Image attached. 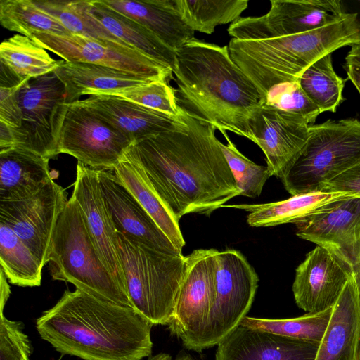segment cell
<instances>
[{
  "label": "cell",
  "mask_w": 360,
  "mask_h": 360,
  "mask_svg": "<svg viewBox=\"0 0 360 360\" xmlns=\"http://www.w3.org/2000/svg\"><path fill=\"white\" fill-rule=\"evenodd\" d=\"M354 197L345 192L316 191L292 195L273 202L224 205L223 207L249 212L247 223L251 227H271L288 223L295 224L328 208L335 202Z\"/></svg>",
  "instance_id": "obj_24"
},
{
  "label": "cell",
  "mask_w": 360,
  "mask_h": 360,
  "mask_svg": "<svg viewBox=\"0 0 360 360\" xmlns=\"http://www.w3.org/2000/svg\"><path fill=\"white\" fill-rule=\"evenodd\" d=\"M1 271V302H0V309L1 312H3L4 306L6 305V301L10 296L11 290L9 285L7 283V278L6 277L2 269Z\"/></svg>",
  "instance_id": "obj_45"
},
{
  "label": "cell",
  "mask_w": 360,
  "mask_h": 360,
  "mask_svg": "<svg viewBox=\"0 0 360 360\" xmlns=\"http://www.w3.org/2000/svg\"><path fill=\"white\" fill-rule=\"evenodd\" d=\"M321 191L345 192L360 198V163L329 181Z\"/></svg>",
  "instance_id": "obj_42"
},
{
  "label": "cell",
  "mask_w": 360,
  "mask_h": 360,
  "mask_svg": "<svg viewBox=\"0 0 360 360\" xmlns=\"http://www.w3.org/2000/svg\"><path fill=\"white\" fill-rule=\"evenodd\" d=\"M360 163V121L328 120L309 126L308 140L281 179L292 195L321 191L329 181Z\"/></svg>",
  "instance_id": "obj_7"
},
{
  "label": "cell",
  "mask_w": 360,
  "mask_h": 360,
  "mask_svg": "<svg viewBox=\"0 0 360 360\" xmlns=\"http://www.w3.org/2000/svg\"><path fill=\"white\" fill-rule=\"evenodd\" d=\"M59 130L58 153L95 169L113 170L132 143L117 129L77 101L65 103Z\"/></svg>",
  "instance_id": "obj_11"
},
{
  "label": "cell",
  "mask_w": 360,
  "mask_h": 360,
  "mask_svg": "<svg viewBox=\"0 0 360 360\" xmlns=\"http://www.w3.org/2000/svg\"><path fill=\"white\" fill-rule=\"evenodd\" d=\"M173 74L177 104L182 110L219 131L251 140L250 119L261 96L232 60L228 46L190 41L176 51Z\"/></svg>",
  "instance_id": "obj_3"
},
{
  "label": "cell",
  "mask_w": 360,
  "mask_h": 360,
  "mask_svg": "<svg viewBox=\"0 0 360 360\" xmlns=\"http://www.w3.org/2000/svg\"><path fill=\"white\" fill-rule=\"evenodd\" d=\"M33 1L39 8L55 17L70 34L131 47L112 34L92 15L90 12V0Z\"/></svg>",
  "instance_id": "obj_31"
},
{
  "label": "cell",
  "mask_w": 360,
  "mask_h": 360,
  "mask_svg": "<svg viewBox=\"0 0 360 360\" xmlns=\"http://www.w3.org/2000/svg\"><path fill=\"white\" fill-rule=\"evenodd\" d=\"M117 179L134 195L175 248L182 253L186 243L179 221L171 214L154 189L141 166L126 152L112 170Z\"/></svg>",
  "instance_id": "obj_28"
},
{
  "label": "cell",
  "mask_w": 360,
  "mask_h": 360,
  "mask_svg": "<svg viewBox=\"0 0 360 360\" xmlns=\"http://www.w3.org/2000/svg\"><path fill=\"white\" fill-rule=\"evenodd\" d=\"M355 360H360V339L358 343V346L356 348V358Z\"/></svg>",
  "instance_id": "obj_49"
},
{
  "label": "cell",
  "mask_w": 360,
  "mask_h": 360,
  "mask_svg": "<svg viewBox=\"0 0 360 360\" xmlns=\"http://www.w3.org/2000/svg\"><path fill=\"white\" fill-rule=\"evenodd\" d=\"M326 248L347 265L355 282L360 303V223L336 243Z\"/></svg>",
  "instance_id": "obj_40"
},
{
  "label": "cell",
  "mask_w": 360,
  "mask_h": 360,
  "mask_svg": "<svg viewBox=\"0 0 360 360\" xmlns=\"http://www.w3.org/2000/svg\"><path fill=\"white\" fill-rule=\"evenodd\" d=\"M15 148L12 130L6 124L0 121V151Z\"/></svg>",
  "instance_id": "obj_43"
},
{
  "label": "cell",
  "mask_w": 360,
  "mask_h": 360,
  "mask_svg": "<svg viewBox=\"0 0 360 360\" xmlns=\"http://www.w3.org/2000/svg\"><path fill=\"white\" fill-rule=\"evenodd\" d=\"M147 360H195L190 354L186 352H181L178 356L173 359L172 356L167 353H159L154 356H150Z\"/></svg>",
  "instance_id": "obj_47"
},
{
  "label": "cell",
  "mask_w": 360,
  "mask_h": 360,
  "mask_svg": "<svg viewBox=\"0 0 360 360\" xmlns=\"http://www.w3.org/2000/svg\"><path fill=\"white\" fill-rule=\"evenodd\" d=\"M101 1L151 31L174 51L195 39V31L179 14L174 0Z\"/></svg>",
  "instance_id": "obj_22"
},
{
  "label": "cell",
  "mask_w": 360,
  "mask_h": 360,
  "mask_svg": "<svg viewBox=\"0 0 360 360\" xmlns=\"http://www.w3.org/2000/svg\"><path fill=\"white\" fill-rule=\"evenodd\" d=\"M215 294L205 330L203 350L217 345L237 328L250 311L258 276L238 250L218 251Z\"/></svg>",
  "instance_id": "obj_10"
},
{
  "label": "cell",
  "mask_w": 360,
  "mask_h": 360,
  "mask_svg": "<svg viewBox=\"0 0 360 360\" xmlns=\"http://www.w3.org/2000/svg\"><path fill=\"white\" fill-rule=\"evenodd\" d=\"M269 11L258 17H240L227 32L236 39H264L314 30L342 18L340 0H271Z\"/></svg>",
  "instance_id": "obj_12"
},
{
  "label": "cell",
  "mask_w": 360,
  "mask_h": 360,
  "mask_svg": "<svg viewBox=\"0 0 360 360\" xmlns=\"http://www.w3.org/2000/svg\"><path fill=\"white\" fill-rule=\"evenodd\" d=\"M0 22L6 30L30 37L34 32L71 34L53 15L33 0H1Z\"/></svg>",
  "instance_id": "obj_34"
},
{
  "label": "cell",
  "mask_w": 360,
  "mask_h": 360,
  "mask_svg": "<svg viewBox=\"0 0 360 360\" xmlns=\"http://www.w3.org/2000/svg\"><path fill=\"white\" fill-rule=\"evenodd\" d=\"M59 60L32 39L17 34L0 45V86L22 85L25 82L53 72Z\"/></svg>",
  "instance_id": "obj_26"
},
{
  "label": "cell",
  "mask_w": 360,
  "mask_h": 360,
  "mask_svg": "<svg viewBox=\"0 0 360 360\" xmlns=\"http://www.w3.org/2000/svg\"><path fill=\"white\" fill-rule=\"evenodd\" d=\"M111 94L169 115L179 117L181 113L177 104L175 89L169 84L168 81H153Z\"/></svg>",
  "instance_id": "obj_38"
},
{
  "label": "cell",
  "mask_w": 360,
  "mask_h": 360,
  "mask_svg": "<svg viewBox=\"0 0 360 360\" xmlns=\"http://www.w3.org/2000/svg\"><path fill=\"white\" fill-rule=\"evenodd\" d=\"M260 105L300 117L309 126L314 124L319 115L321 113L319 108L302 89L299 79L273 86L261 101Z\"/></svg>",
  "instance_id": "obj_37"
},
{
  "label": "cell",
  "mask_w": 360,
  "mask_h": 360,
  "mask_svg": "<svg viewBox=\"0 0 360 360\" xmlns=\"http://www.w3.org/2000/svg\"><path fill=\"white\" fill-rule=\"evenodd\" d=\"M49 158L15 147L0 151V201L31 197L53 179Z\"/></svg>",
  "instance_id": "obj_25"
},
{
  "label": "cell",
  "mask_w": 360,
  "mask_h": 360,
  "mask_svg": "<svg viewBox=\"0 0 360 360\" xmlns=\"http://www.w3.org/2000/svg\"><path fill=\"white\" fill-rule=\"evenodd\" d=\"M226 140V144L219 142L240 195L257 198L260 195L264 185L271 176L267 166L257 165L243 155L231 141L226 131H219Z\"/></svg>",
  "instance_id": "obj_36"
},
{
  "label": "cell",
  "mask_w": 360,
  "mask_h": 360,
  "mask_svg": "<svg viewBox=\"0 0 360 360\" xmlns=\"http://www.w3.org/2000/svg\"><path fill=\"white\" fill-rule=\"evenodd\" d=\"M249 124L250 141L264 153L271 176L281 179L306 144L309 125L300 117L261 105Z\"/></svg>",
  "instance_id": "obj_16"
},
{
  "label": "cell",
  "mask_w": 360,
  "mask_h": 360,
  "mask_svg": "<svg viewBox=\"0 0 360 360\" xmlns=\"http://www.w3.org/2000/svg\"><path fill=\"white\" fill-rule=\"evenodd\" d=\"M0 360H30L33 348L21 321L8 319L0 312Z\"/></svg>",
  "instance_id": "obj_39"
},
{
  "label": "cell",
  "mask_w": 360,
  "mask_h": 360,
  "mask_svg": "<svg viewBox=\"0 0 360 360\" xmlns=\"http://www.w3.org/2000/svg\"><path fill=\"white\" fill-rule=\"evenodd\" d=\"M48 262L53 280L70 283L100 300L134 309L128 294L103 263L72 195L55 228Z\"/></svg>",
  "instance_id": "obj_5"
},
{
  "label": "cell",
  "mask_w": 360,
  "mask_h": 360,
  "mask_svg": "<svg viewBox=\"0 0 360 360\" xmlns=\"http://www.w3.org/2000/svg\"><path fill=\"white\" fill-rule=\"evenodd\" d=\"M181 116L186 127L142 139L127 151L177 221L191 213L209 217L240 195L216 127L182 110Z\"/></svg>",
  "instance_id": "obj_1"
},
{
  "label": "cell",
  "mask_w": 360,
  "mask_h": 360,
  "mask_svg": "<svg viewBox=\"0 0 360 360\" xmlns=\"http://www.w3.org/2000/svg\"><path fill=\"white\" fill-rule=\"evenodd\" d=\"M117 248L134 309L153 325H168L186 256L158 251L117 232Z\"/></svg>",
  "instance_id": "obj_6"
},
{
  "label": "cell",
  "mask_w": 360,
  "mask_h": 360,
  "mask_svg": "<svg viewBox=\"0 0 360 360\" xmlns=\"http://www.w3.org/2000/svg\"><path fill=\"white\" fill-rule=\"evenodd\" d=\"M68 201L64 188L53 179L31 197L0 201V221L13 229L43 267L49 262L52 236Z\"/></svg>",
  "instance_id": "obj_14"
},
{
  "label": "cell",
  "mask_w": 360,
  "mask_h": 360,
  "mask_svg": "<svg viewBox=\"0 0 360 360\" xmlns=\"http://www.w3.org/2000/svg\"><path fill=\"white\" fill-rule=\"evenodd\" d=\"M0 264L8 281L20 287L39 286L43 266L20 238L0 221Z\"/></svg>",
  "instance_id": "obj_30"
},
{
  "label": "cell",
  "mask_w": 360,
  "mask_h": 360,
  "mask_svg": "<svg viewBox=\"0 0 360 360\" xmlns=\"http://www.w3.org/2000/svg\"><path fill=\"white\" fill-rule=\"evenodd\" d=\"M72 195L82 210L91 240L103 263L128 294L117 248V231L99 183L98 169L77 162Z\"/></svg>",
  "instance_id": "obj_15"
},
{
  "label": "cell",
  "mask_w": 360,
  "mask_h": 360,
  "mask_svg": "<svg viewBox=\"0 0 360 360\" xmlns=\"http://www.w3.org/2000/svg\"><path fill=\"white\" fill-rule=\"evenodd\" d=\"M351 276L347 265L328 248L316 245L297 266L292 292L307 313L333 307Z\"/></svg>",
  "instance_id": "obj_17"
},
{
  "label": "cell",
  "mask_w": 360,
  "mask_h": 360,
  "mask_svg": "<svg viewBox=\"0 0 360 360\" xmlns=\"http://www.w3.org/2000/svg\"><path fill=\"white\" fill-rule=\"evenodd\" d=\"M217 250L198 249L186 256L184 272L171 320L170 333L192 351L202 343L215 294Z\"/></svg>",
  "instance_id": "obj_8"
},
{
  "label": "cell",
  "mask_w": 360,
  "mask_h": 360,
  "mask_svg": "<svg viewBox=\"0 0 360 360\" xmlns=\"http://www.w3.org/2000/svg\"><path fill=\"white\" fill-rule=\"evenodd\" d=\"M351 49L347 53L345 65L360 68V41L350 45Z\"/></svg>",
  "instance_id": "obj_44"
},
{
  "label": "cell",
  "mask_w": 360,
  "mask_h": 360,
  "mask_svg": "<svg viewBox=\"0 0 360 360\" xmlns=\"http://www.w3.org/2000/svg\"><path fill=\"white\" fill-rule=\"evenodd\" d=\"M53 72L65 86L66 103L83 95L111 94L152 82L107 66L64 60H59Z\"/></svg>",
  "instance_id": "obj_23"
},
{
  "label": "cell",
  "mask_w": 360,
  "mask_h": 360,
  "mask_svg": "<svg viewBox=\"0 0 360 360\" xmlns=\"http://www.w3.org/2000/svg\"><path fill=\"white\" fill-rule=\"evenodd\" d=\"M360 339V303L351 276L333 307L315 360H355Z\"/></svg>",
  "instance_id": "obj_21"
},
{
  "label": "cell",
  "mask_w": 360,
  "mask_h": 360,
  "mask_svg": "<svg viewBox=\"0 0 360 360\" xmlns=\"http://www.w3.org/2000/svg\"><path fill=\"white\" fill-rule=\"evenodd\" d=\"M77 101L117 129L132 144L186 126L181 115L179 117L169 115L116 95L94 94Z\"/></svg>",
  "instance_id": "obj_20"
},
{
  "label": "cell",
  "mask_w": 360,
  "mask_h": 360,
  "mask_svg": "<svg viewBox=\"0 0 360 360\" xmlns=\"http://www.w3.org/2000/svg\"><path fill=\"white\" fill-rule=\"evenodd\" d=\"M153 324L135 309L66 290L36 321L40 337L83 360H142L153 352Z\"/></svg>",
  "instance_id": "obj_2"
},
{
  "label": "cell",
  "mask_w": 360,
  "mask_h": 360,
  "mask_svg": "<svg viewBox=\"0 0 360 360\" xmlns=\"http://www.w3.org/2000/svg\"><path fill=\"white\" fill-rule=\"evenodd\" d=\"M44 49L68 62H81L112 68L149 81H168L172 70L137 50L114 42L81 35L34 32L30 37Z\"/></svg>",
  "instance_id": "obj_13"
},
{
  "label": "cell",
  "mask_w": 360,
  "mask_h": 360,
  "mask_svg": "<svg viewBox=\"0 0 360 360\" xmlns=\"http://www.w3.org/2000/svg\"><path fill=\"white\" fill-rule=\"evenodd\" d=\"M18 97L22 117L19 128H11L15 147L54 158L66 108L64 84L51 72L25 82Z\"/></svg>",
  "instance_id": "obj_9"
},
{
  "label": "cell",
  "mask_w": 360,
  "mask_h": 360,
  "mask_svg": "<svg viewBox=\"0 0 360 360\" xmlns=\"http://www.w3.org/2000/svg\"><path fill=\"white\" fill-rule=\"evenodd\" d=\"M60 360V359H59Z\"/></svg>",
  "instance_id": "obj_50"
},
{
  "label": "cell",
  "mask_w": 360,
  "mask_h": 360,
  "mask_svg": "<svg viewBox=\"0 0 360 360\" xmlns=\"http://www.w3.org/2000/svg\"><path fill=\"white\" fill-rule=\"evenodd\" d=\"M360 41L356 12H347L324 27L284 37L240 40L231 38L228 48L233 62L257 88L261 101L273 86L299 79L324 56Z\"/></svg>",
  "instance_id": "obj_4"
},
{
  "label": "cell",
  "mask_w": 360,
  "mask_h": 360,
  "mask_svg": "<svg viewBox=\"0 0 360 360\" xmlns=\"http://www.w3.org/2000/svg\"><path fill=\"white\" fill-rule=\"evenodd\" d=\"M343 68L346 71L347 79L352 82L360 94V68L345 65Z\"/></svg>",
  "instance_id": "obj_46"
},
{
  "label": "cell",
  "mask_w": 360,
  "mask_h": 360,
  "mask_svg": "<svg viewBox=\"0 0 360 360\" xmlns=\"http://www.w3.org/2000/svg\"><path fill=\"white\" fill-rule=\"evenodd\" d=\"M354 3L358 8L359 11H356V13H357L358 18L360 22V0L355 1Z\"/></svg>",
  "instance_id": "obj_48"
},
{
  "label": "cell",
  "mask_w": 360,
  "mask_h": 360,
  "mask_svg": "<svg viewBox=\"0 0 360 360\" xmlns=\"http://www.w3.org/2000/svg\"><path fill=\"white\" fill-rule=\"evenodd\" d=\"M360 223V198L333 203L328 208L295 224L297 236L317 245L336 243Z\"/></svg>",
  "instance_id": "obj_29"
},
{
  "label": "cell",
  "mask_w": 360,
  "mask_h": 360,
  "mask_svg": "<svg viewBox=\"0 0 360 360\" xmlns=\"http://www.w3.org/2000/svg\"><path fill=\"white\" fill-rule=\"evenodd\" d=\"M98 176L118 233L158 251L182 255L112 170L98 169Z\"/></svg>",
  "instance_id": "obj_18"
},
{
  "label": "cell",
  "mask_w": 360,
  "mask_h": 360,
  "mask_svg": "<svg viewBox=\"0 0 360 360\" xmlns=\"http://www.w3.org/2000/svg\"><path fill=\"white\" fill-rule=\"evenodd\" d=\"M90 12L112 34L173 72L176 51L151 31L109 8L101 0H90Z\"/></svg>",
  "instance_id": "obj_27"
},
{
  "label": "cell",
  "mask_w": 360,
  "mask_h": 360,
  "mask_svg": "<svg viewBox=\"0 0 360 360\" xmlns=\"http://www.w3.org/2000/svg\"><path fill=\"white\" fill-rule=\"evenodd\" d=\"M333 307L318 313H307L291 319H261L245 316L240 325L292 338L320 343Z\"/></svg>",
  "instance_id": "obj_35"
},
{
  "label": "cell",
  "mask_w": 360,
  "mask_h": 360,
  "mask_svg": "<svg viewBox=\"0 0 360 360\" xmlns=\"http://www.w3.org/2000/svg\"><path fill=\"white\" fill-rule=\"evenodd\" d=\"M248 0H174L175 8L193 30L207 34L220 25L233 23L248 6Z\"/></svg>",
  "instance_id": "obj_32"
},
{
  "label": "cell",
  "mask_w": 360,
  "mask_h": 360,
  "mask_svg": "<svg viewBox=\"0 0 360 360\" xmlns=\"http://www.w3.org/2000/svg\"><path fill=\"white\" fill-rule=\"evenodd\" d=\"M347 79L337 75L333 65L332 53H329L306 69L299 78V83L321 113L335 112L344 101L342 92Z\"/></svg>",
  "instance_id": "obj_33"
},
{
  "label": "cell",
  "mask_w": 360,
  "mask_h": 360,
  "mask_svg": "<svg viewBox=\"0 0 360 360\" xmlns=\"http://www.w3.org/2000/svg\"><path fill=\"white\" fill-rule=\"evenodd\" d=\"M319 344L239 325L217 345L214 360H315Z\"/></svg>",
  "instance_id": "obj_19"
},
{
  "label": "cell",
  "mask_w": 360,
  "mask_h": 360,
  "mask_svg": "<svg viewBox=\"0 0 360 360\" xmlns=\"http://www.w3.org/2000/svg\"><path fill=\"white\" fill-rule=\"evenodd\" d=\"M21 86H0V121L11 128H19L21 125L22 114L18 97Z\"/></svg>",
  "instance_id": "obj_41"
}]
</instances>
